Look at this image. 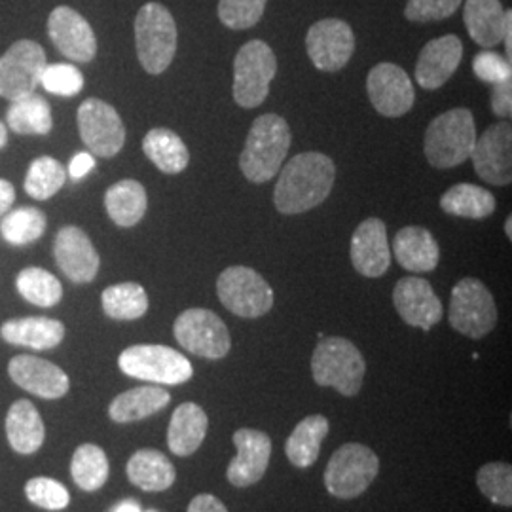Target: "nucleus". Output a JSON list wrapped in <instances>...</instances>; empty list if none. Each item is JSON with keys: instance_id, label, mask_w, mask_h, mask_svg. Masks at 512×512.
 I'll list each match as a JSON object with an SVG mask.
<instances>
[{"instance_id": "f257e3e1", "label": "nucleus", "mask_w": 512, "mask_h": 512, "mask_svg": "<svg viewBox=\"0 0 512 512\" xmlns=\"http://www.w3.org/2000/svg\"><path fill=\"white\" fill-rule=\"evenodd\" d=\"M336 181V165L321 152H302L283 167L274 203L283 215H300L329 198Z\"/></svg>"}, {"instance_id": "f03ea898", "label": "nucleus", "mask_w": 512, "mask_h": 512, "mask_svg": "<svg viewBox=\"0 0 512 512\" xmlns=\"http://www.w3.org/2000/svg\"><path fill=\"white\" fill-rule=\"evenodd\" d=\"M291 148V128L279 114L258 116L239 156L241 173L251 183H268L281 169Z\"/></svg>"}, {"instance_id": "7ed1b4c3", "label": "nucleus", "mask_w": 512, "mask_h": 512, "mask_svg": "<svg viewBox=\"0 0 512 512\" xmlns=\"http://www.w3.org/2000/svg\"><path fill=\"white\" fill-rule=\"evenodd\" d=\"M311 372L315 384L334 387L344 397H355L365 380V357L346 338H321L311 357Z\"/></svg>"}, {"instance_id": "20e7f679", "label": "nucleus", "mask_w": 512, "mask_h": 512, "mask_svg": "<svg viewBox=\"0 0 512 512\" xmlns=\"http://www.w3.org/2000/svg\"><path fill=\"white\" fill-rule=\"evenodd\" d=\"M476 143V126L469 109H452L437 116L425 131L423 152L437 169H450L471 158Z\"/></svg>"}, {"instance_id": "39448f33", "label": "nucleus", "mask_w": 512, "mask_h": 512, "mask_svg": "<svg viewBox=\"0 0 512 512\" xmlns=\"http://www.w3.org/2000/svg\"><path fill=\"white\" fill-rule=\"evenodd\" d=\"M137 57L148 74H162L177 52V25L160 2L145 4L135 18Z\"/></svg>"}, {"instance_id": "423d86ee", "label": "nucleus", "mask_w": 512, "mask_h": 512, "mask_svg": "<svg viewBox=\"0 0 512 512\" xmlns=\"http://www.w3.org/2000/svg\"><path fill=\"white\" fill-rule=\"evenodd\" d=\"M118 366L129 378L150 384L181 385L194 374V368L183 353L158 344H139L124 349L118 357Z\"/></svg>"}, {"instance_id": "0eeeda50", "label": "nucleus", "mask_w": 512, "mask_h": 512, "mask_svg": "<svg viewBox=\"0 0 512 512\" xmlns=\"http://www.w3.org/2000/svg\"><path fill=\"white\" fill-rule=\"evenodd\" d=\"M277 73L274 50L262 42L251 40L239 48L234 61V99L243 109L260 107Z\"/></svg>"}, {"instance_id": "6e6552de", "label": "nucleus", "mask_w": 512, "mask_h": 512, "mask_svg": "<svg viewBox=\"0 0 512 512\" xmlns=\"http://www.w3.org/2000/svg\"><path fill=\"white\" fill-rule=\"evenodd\" d=\"M378 473V456L365 444L349 442L332 454L325 471V486L338 499H353L365 494Z\"/></svg>"}, {"instance_id": "1a4fd4ad", "label": "nucleus", "mask_w": 512, "mask_h": 512, "mask_svg": "<svg viewBox=\"0 0 512 512\" xmlns=\"http://www.w3.org/2000/svg\"><path fill=\"white\" fill-rule=\"evenodd\" d=\"M217 294L222 306L238 317L256 319L274 306V291L253 268L230 266L217 279Z\"/></svg>"}, {"instance_id": "9d476101", "label": "nucleus", "mask_w": 512, "mask_h": 512, "mask_svg": "<svg viewBox=\"0 0 512 512\" xmlns=\"http://www.w3.org/2000/svg\"><path fill=\"white\" fill-rule=\"evenodd\" d=\"M448 319L459 334L480 340L494 330L497 308L488 287L475 277H465L452 291Z\"/></svg>"}, {"instance_id": "9b49d317", "label": "nucleus", "mask_w": 512, "mask_h": 512, "mask_svg": "<svg viewBox=\"0 0 512 512\" xmlns=\"http://www.w3.org/2000/svg\"><path fill=\"white\" fill-rule=\"evenodd\" d=\"M177 342L203 359H222L232 348L230 332L215 311L192 308L177 317L173 325Z\"/></svg>"}, {"instance_id": "f8f14e48", "label": "nucleus", "mask_w": 512, "mask_h": 512, "mask_svg": "<svg viewBox=\"0 0 512 512\" xmlns=\"http://www.w3.org/2000/svg\"><path fill=\"white\" fill-rule=\"evenodd\" d=\"M76 120H78L80 139L86 147L90 148L93 156L112 158L124 147L126 143L124 122L109 103L95 97L86 99L78 109Z\"/></svg>"}, {"instance_id": "ddd939ff", "label": "nucleus", "mask_w": 512, "mask_h": 512, "mask_svg": "<svg viewBox=\"0 0 512 512\" xmlns=\"http://www.w3.org/2000/svg\"><path fill=\"white\" fill-rule=\"evenodd\" d=\"M46 52L35 40H18L0 57V97L18 99L40 86Z\"/></svg>"}, {"instance_id": "4468645a", "label": "nucleus", "mask_w": 512, "mask_h": 512, "mask_svg": "<svg viewBox=\"0 0 512 512\" xmlns=\"http://www.w3.org/2000/svg\"><path fill=\"white\" fill-rule=\"evenodd\" d=\"M306 48L311 63L319 71L334 73L348 65L355 52V37L346 21L321 19L311 25L306 37Z\"/></svg>"}, {"instance_id": "2eb2a0df", "label": "nucleus", "mask_w": 512, "mask_h": 512, "mask_svg": "<svg viewBox=\"0 0 512 512\" xmlns=\"http://www.w3.org/2000/svg\"><path fill=\"white\" fill-rule=\"evenodd\" d=\"M366 92L374 109L387 118H401L416 99L410 76L395 63L376 65L366 78Z\"/></svg>"}, {"instance_id": "dca6fc26", "label": "nucleus", "mask_w": 512, "mask_h": 512, "mask_svg": "<svg viewBox=\"0 0 512 512\" xmlns=\"http://www.w3.org/2000/svg\"><path fill=\"white\" fill-rule=\"evenodd\" d=\"M476 173L484 183L507 186L512 181V128L499 122L476 139L471 150Z\"/></svg>"}, {"instance_id": "f3484780", "label": "nucleus", "mask_w": 512, "mask_h": 512, "mask_svg": "<svg viewBox=\"0 0 512 512\" xmlns=\"http://www.w3.org/2000/svg\"><path fill=\"white\" fill-rule=\"evenodd\" d=\"M48 35L55 48L76 63H90L97 54L92 25L71 6H57L48 18Z\"/></svg>"}, {"instance_id": "a211bd4d", "label": "nucleus", "mask_w": 512, "mask_h": 512, "mask_svg": "<svg viewBox=\"0 0 512 512\" xmlns=\"http://www.w3.org/2000/svg\"><path fill=\"white\" fill-rule=\"evenodd\" d=\"M54 255L57 266L73 283H90L99 272V255L92 239L78 226H65L55 236Z\"/></svg>"}, {"instance_id": "6ab92c4d", "label": "nucleus", "mask_w": 512, "mask_h": 512, "mask_svg": "<svg viewBox=\"0 0 512 512\" xmlns=\"http://www.w3.org/2000/svg\"><path fill=\"white\" fill-rule=\"evenodd\" d=\"M395 310L410 327L429 330L442 319V304L431 283L421 277H403L393 291Z\"/></svg>"}, {"instance_id": "aec40b11", "label": "nucleus", "mask_w": 512, "mask_h": 512, "mask_svg": "<svg viewBox=\"0 0 512 512\" xmlns=\"http://www.w3.org/2000/svg\"><path fill=\"white\" fill-rule=\"evenodd\" d=\"M238 456L228 465V482L236 488L256 484L268 469L272 458V439L256 429H239L234 435Z\"/></svg>"}, {"instance_id": "412c9836", "label": "nucleus", "mask_w": 512, "mask_h": 512, "mask_svg": "<svg viewBox=\"0 0 512 512\" xmlns=\"http://www.w3.org/2000/svg\"><path fill=\"white\" fill-rule=\"evenodd\" d=\"M8 374L14 384L42 399H61L71 387L69 376L59 366L31 355L14 357L8 365Z\"/></svg>"}, {"instance_id": "4be33fe9", "label": "nucleus", "mask_w": 512, "mask_h": 512, "mask_svg": "<svg viewBox=\"0 0 512 512\" xmlns=\"http://www.w3.org/2000/svg\"><path fill=\"white\" fill-rule=\"evenodd\" d=\"M353 268L365 277H382L389 270L391 251L384 220L366 219L351 236Z\"/></svg>"}, {"instance_id": "5701e85b", "label": "nucleus", "mask_w": 512, "mask_h": 512, "mask_svg": "<svg viewBox=\"0 0 512 512\" xmlns=\"http://www.w3.org/2000/svg\"><path fill=\"white\" fill-rule=\"evenodd\" d=\"M463 44L456 35L435 38L423 46L416 63V80L423 90H439L458 71Z\"/></svg>"}, {"instance_id": "b1692460", "label": "nucleus", "mask_w": 512, "mask_h": 512, "mask_svg": "<svg viewBox=\"0 0 512 512\" xmlns=\"http://www.w3.org/2000/svg\"><path fill=\"white\" fill-rule=\"evenodd\" d=\"M393 255L404 270L427 274L439 266V243L429 230L421 226H406L393 239Z\"/></svg>"}, {"instance_id": "393cba45", "label": "nucleus", "mask_w": 512, "mask_h": 512, "mask_svg": "<svg viewBox=\"0 0 512 512\" xmlns=\"http://www.w3.org/2000/svg\"><path fill=\"white\" fill-rule=\"evenodd\" d=\"M0 338L21 348L52 349L65 338V325L50 317L10 319L0 327Z\"/></svg>"}, {"instance_id": "a878e982", "label": "nucleus", "mask_w": 512, "mask_h": 512, "mask_svg": "<svg viewBox=\"0 0 512 512\" xmlns=\"http://www.w3.org/2000/svg\"><path fill=\"white\" fill-rule=\"evenodd\" d=\"M209 420L202 406L183 403L173 412L167 429V446L175 456H192L207 435Z\"/></svg>"}, {"instance_id": "bb28decb", "label": "nucleus", "mask_w": 512, "mask_h": 512, "mask_svg": "<svg viewBox=\"0 0 512 512\" xmlns=\"http://www.w3.org/2000/svg\"><path fill=\"white\" fill-rule=\"evenodd\" d=\"M463 21L469 37L482 48H494L503 42L505 8L501 0H467Z\"/></svg>"}, {"instance_id": "cd10ccee", "label": "nucleus", "mask_w": 512, "mask_h": 512, "mask_svg": "<svg viewBox=\"0 0 512 512\" xmlns=\"http://www.w3.org/2000/svg\"><path fill=\"white\" fill-rule=\"evenodd\" d=\"M6 437L18 454H35L44 444L46 429L35 404L18 401L12 404L6 416Z\"/></svg>"}, {"instance_id": "c85d7f7f", "label": "nucleus", "mask_w": 512, "mask_h": 512, "mask_svg": "<svg viewBox=\"0 0 512 512\" xmlns=\"http://www.w3.org/2000/svg\"><path fill=\"white\" fill-rule=\"evenodd\" d=\"M171 403V395L158 385L133 387L120 393L109 406L110 420L116 423H131L145 420L164 410Z\"/></svg>"}, {"instance_id": "c756f323", "label": "nucleus", "mask_w": 512, "mask_h": 512, "mask_svg": "<svg viewBox=\"0 0 512 512\" xmlns=\"http://www.w3.org/2000/svg\"><path fill=\"white\" fill-rule=\"evenodd\" d=\"M126 471L129 482L145 492H165L177 478L173 463L162 452L152 448L135 452L129 458Z\"/></svg>"}, {"instance_id": "7c9ffc66", "label": "nucleus", "mask_w": 512, "mask_h": 512, "mask_svg": "<svg viewBox=\"0 0 512 512\" xmlns=\"http://www.w3.org/2000/svg\"><path fill=\"white\" fill-rule=\"evenodd\" d=\"M147 190L139 181L124 179L112 184L105 194V207L114 224L131 228L139 224L147 213Z\"/></svg>"}, {"instance_id": "2f4dec72", "label": "nucleus", "mask_w": 512, "mask_h": 512, "mask_svg": "<svg viewBox=\"0 0 512 512\" xmlns=\"http://www.w3.org/2000/svg\"><path fill=\"white\" fill-rule=\"evenodd\" d=\"M6 124L18 135H48L54 128L52 109L38 93H27L12 101L6 110Z\"/></svg>"}, {"instance_id": "473e14b6", "label": "nucleus", "mask_w": 512, "mask_h": 512, "mask_svg": "<svg viewBox=\"0 0 512 512\" xmlns=\"http://www.w3.org/2000/svg\"><path fill=\"white\" fill-rule=\"evenodd\" d=\"M143 152L165 175L181 173L190 162L183 139L167 128L150 129L143 139Z\"/></svg>"}, {"instance_id": "72a5a7b5", "label": "nucleus", "mask_w": 512, "mask_h": 512, "mask_svg": "<svg viewBox=\"0 0 512 512\" xmlns=\"http://www.w3.org/2000/svg\"><path fill=\"white\" fill-rule=\"evenodd\" d=\"M329 433V420L325 416H308L294 427L285 444V454L294 467H311L321 452V442Z\"/></svg>"}, {"instance_id": "f704fd0d", "label": "nucleus", "mask_w": 512, "mask_h": 512, "mask_svg": "<svg viewBox=\"0 0 512 512\" xmlns=\"http://www.w3.org/2000/svg\"><path fill=\"white\" fill-rule=\"evenodd\" d=\"M440 207L444 213L463 217V219L480 220L490 217L495 211L494 194L476 184L461 183L452 186L442 198Z\"/></svg>"}, {"instance_id": "c9c22d12", "label": "nucleus", "mask_w": 512, "mask_h": 512, "mask_svg": "<svg viewBox=\"0 0 512 512\" xmlns=\"http://www.w3.org/2000/svg\"><path fill=\"white\" fill-rule=\"evenodd\" d=\"M101 304L110 319L133 321L148 311L147 291L139 283L131 281L110 285L101 294Z\"/></svg>"}, {"instance_id": "e433bc0d", "label": "nucleus", "mask_w": 512, "mask_h": 512, "mask_svg": "<svg viewBox=\"0 0 512 512\" xmlns=\"http://www.w3.org/2000/svg\"><path fill=\"white\" fill-rule=\"evenodd\" d=\"M109 458L103 448L95 444H82L76 448L71 461V475L78 488L95 492L105 486L109 478Z\"/></svg>"}, {"instance_id": "4c0bfd02", "label": "nucleus", "mask_w": 512, "mask_h": 512, "mask_svg": "<svg viewBox=\"0 0 512 512\" xmlns=\"http://www.w3.org/2000/svg\"><path fill=\"white\" fill-rule=\"evenodd\" d=\"M16 289L27 302L35 304L38 308H54L63 298L61 281L48 270H42L37 266L19 272L16 277Z\"/></svg>"}, {"instance_id": "58836bf2", "label": "nucleus", "mask_w": 512, "mask_h": 512, "mask_svg": "<svg viewBox=\"0 0 512 512\" xmlns=\"http://www.w3.org/2000/svg\"><path fill=\"white\" fill-rule=\"evenodd\" d=\"M46 232V215L37 207H18L8 211L0 222V236L10 245H29Z\"/></svg>"}, {"instance_id": "ea45409f", "label": "nucleus", "mask_w": 512, "mask_h": 512, "mask_svg": "<svg viewBox=\"0 0 512 512\" xmlns=\"http://www.w3.org/2000/svg\"><path fill=\"white\" fill-rule=\"evenodd\" d=\"M67 181V171L52 156H40L29 165L25 177V192L38 202L50 200Z\"/></svg>"}, {"instance_id": "a19ab883", "label": "nucleus", "mask_w": 512, "mask_h": 512, "mask_svg": "<svg viewBox=\"0 0 512 512\" xmlns=\"http://www.w3.org/2000/svg\"><path fill=\"white\" fill-rule=\"evenodd\" d=\"M478 490L486 495L495 505L511 507L512 505V467L509 463H486L476 475Z\"/></svg>"}, {"instance_id": "79ce46f5", "label": "nucleus", "mask_w": 512, "mask_h": 512, "mask_svg": "<svg viewBox=\"0 0 512 512\" xmlns=\"http://www.w3.org/2000/svg\"><path fill=\"white\" fill-rule=\"evenodd\" d=\"M25 495L33 505H37L44 511H63L69 507V501H71L67 488L48 476L31 478L25 484Z\"/></svg>"}, {"instance_id": "37998d69", "label": "nucleus", "mask_w": 512, "mask_h": 512, "mask_svg": "<svg viewBox=\"0 0 512 512\" xmlns=\"http://www.w3.org/2000/svg\"><path fill=\"white\" fill-rule=\"evenodd\" d=\"M268 0H220L219 18L228 29L245 31L264 16Z\"/></svg>"}, {"instance_id": "c03bdc74", "label": "nucleus", "mask_w": 512, "mask_h": 512, "mask_svg": "<svg viewBox=\"0 0 512 512\" xmlns=\"http://www.w3.org/2000/svg\"><path fill=\"white\" fill-rule=\"evenodd\" d=\"M40 86L52 95L74 97L84 90V74L71 63H54L46 65Z\"/></svg>"}, {"instance_id": "a18cd8bd", "label": "nucleus", "mask_w": 512, "mask_h": 512, "mask_svg": "<svg viewBox=\"0 0 512 512\" xmlns=\"http://www.w3.org/2000/svg\"><path fill=\"white\" fill-rule=\"evenodd\" d=\"M461 0H408L404 8V16L416 23L440 21L450 18L458 12Z\"/></svg>"}, {"instance_id": "49530a36", "label": "nucleus", "mask_w": 512, "mask_h": 512, "mask_svg": "<svg viewBox=\"0 0 512 512\" xmlns=\"http://www.w3.org/2000/svg\"><path fill=\"white\" fill-rule=\"evenodd\" d=\"M473 71L476 78H480L486 84H497L512 80V65L507 57L497 52L484 50L473 59Z\"/></svg>"}, {"instance_id": "de8ad7c7", "label": "nucleus", "mask_w": 512, "mask_h": 512, "mask_svg": "<svg viewBox=\"0 0 512 512\" xmlns=\"http://www.w3.org/2000/svg\"><path fill=\"white\" fill-rule=\"evenodd\" d=\"M492 109L497 116L509 118L512 112V80L497 82L492 90Z\"/></svg>"}, {"instance_id": "09e8293b", "label": "nucleus", "mask_w": 512, "mask_h": 512, "mask_svg": "<svg viewBox=\"0 0 512 512\" xmlns=\"http://www.w3.org/2000/svg\"><path fill=\"white\" fill-rule=\"evenodd\" d=\"M95 167V156L92 152H78L76 156H73L71 164H69V177L78 181V179H84L90 171Z\"/></svg>"}, {"instance_id": "8fccbe9b", "label": "nucleus", "mask_w": 512, "mask_h": 512, "mask_svg": "<svg viewBox=\"0 0 512 512\" xmlns=\"http://www.w3.org/2000/svg\"><path fill=\"white\" fill-rule=\"evenodd\" d=\"M188 512H228V509L224 507V503L220 501L219 497L211 494H200L190 501Z\"/></svg>"}, {"instance_id": "3c124183", "label": "nucleus", "mask_w": 512, "mask_h": 512, "mask_svg": "<svg viewBox=\"0 0 512 512\" xmlns=\"http://www.w3.org/2000/svg\"><path fill=\"white\" fill-rule=\"evenodd\" d=\"M16 202V188L6 179H0V217H4Z\"/></svg>"}, {"instance_id": "603ef678", "label": "nucleus", "mask_w": 512, "mask_h": 512, "mask_svg": "<svg viewBox=\"0 0 512 512\" xmlns=\"http://www.w3.org/2000/svg\"><path fill=\"white\" fill-rule=\"evenodd\" d=\"M503 40H505V48H507V59L511 61L512 57V12L505 10V33H503Z\"/></svg>"}, {"instance_id": "864d4df0", "label": "nucleus", "mask_w": 512, "mask_h": 512, "mask_svg": "<svg viewBox=\"0 0 512 512\" xmlns=\"http://www.w3.org/2000/svg\"><path fill=\"white\" fill-rule=\"evenodd\" d=\"M110 512H143L141 511V505L137 503V501H133V499H126V501H122V503H118L114 509Z\"/></svg>"}, {"instance_id": "5fc2aeb1", "label": "nucleus", "mask_w": 512, "mask_h": 512, "mask_svg": "<svg viewBox=\"0 0 512 512\" xmlns=\"http://www.w3.org/2000/svg\"><path fill=\"white\" fill-rule=\"evenodd\" d=\"M8 143V129L4 126V122L0 120V148L6 147Z\"/></svg>"}, {"instance_id": "6e6d98bb", "label": "nucleus", "mask_w": 512, "mask_h": 512, "mask_svg": "<svg viewBox=\"0 0 512 512\" xmlns=\"http://www.w3.org/2000/svg\"><path fill=\"white\" fill-rule=\"evenodd\" d=\"M505 234H507V238L512 239V219L509 217L507 222H505Z\"/></svg>"}, {"instance_id": "4d7b16f0", "label": "nucleus", "mask_w": 512, "mask_h": 512, "mask_svg": "<svg viewBox=\"0 0 512 512\" xmlns=\"http://www.w3.org/2000/svg\"><path fill=\"white\" fill-rule=\"evenodd\" d=\"M147 512H156V511H147Z\"/></svg>"}]
</instances>
